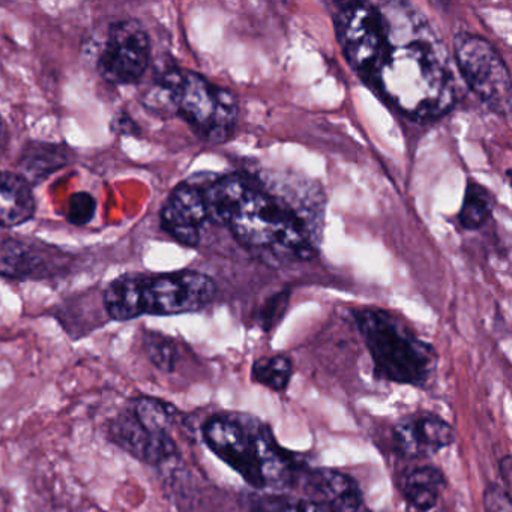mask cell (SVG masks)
<instances>
[{
  "instance_id": "obj_19",
  "label": "cell",
  "mask_w": 512,
  "mask_h": 512,
  "mask_svg": "<svg viewBox=\"0 0 512 512\" xmlns=\"http://www.w3.org/2000/svg\"><path fill=\"white\" fill-rule=\"evenodd\" d=\"M253 512H332L310 499L289 496H263L254 503Z\"/></svg>"
},
{
  "instance_id": "obj_23",
  "label": "cell",
  "mask_w": 512,
  "mask_h": 512,
  "mask_svg": "<svg viewBox=\"0 0 512 512\" xmlns=\"http://www.w3.org/2000/svg\"><path fill=\"white\" fill-rule=\"evenodd\" d=\"M112 128L116 131V133L130 134V136H134V134L140 133L136 122H134L130 116L125 115V113H121V115H118L115 119H113Z\"/></svg>"
},
{
  "instance_id": "obj_18",
  "label": "cell",
  "mask_w": 512,
  "mask_h": 512,
  "mask_svg": "<svg viewBox=\"0 0 512 512\" xmlns=\"http://www.w3.org/2000/svg\"><path fill=\"white\" fill-rule=\"evenodd\" d=\"M292 373V362L284 355L268 356L253 365V379L272 391H284L289 386Z\"/></svg>"
},
{
  "instance_id": "obj_20",
  "label": "cell",
  "mask_w": 512,
  "mask_h": 512,
  "mask_svg": "<svg viewBox=\"0 0 512 512\" xmlns=\"http://www.w3.org/2000/svg\"><path fill=\"white\" fill-rule=\"evenodd\" d=\"M149 358L161 370H172L176 362V346L172 340L160 334H148L146 337Z\"/></svg>"
},
{
  "instance_id": "obj_8",
  "label": "cell",
  "mask_w": 512,
  "mask_h": 512,
  "mask_svg": "<svg viewBox=\"0 0 512 512\" xmlns=\"http://www.w3.org/2000/svg\"><path fill=\"white\" fill-rule=\"evenodd\" d=\"M455 64L470 91L497 115L511 112V76L502 56L479 35L461 32L452 44Z\"/></svg>"
},
{
  "instance_id": "obj_4",
  "label": "cell",
  "mask_w": 512,
  "mask_h": 512,
  "mask_svg": "<svg viewBox=\"0 0 512 512\" xmlns=\"http://www.w3.org/2000/svg\"><path fill=\"white\" fill-rule=\"evenodd\" d=\"M149 110L178 115L209 143H223L232 136L239 119L238 98L194 71L172 68L161 74L146 92Z\"/></svg>"
},
{
  "instance_id": "obj_22",
  "label": "cell",
  "mask_w": 512,
  "mask_h": 512,
  "mask_svg": "<svg viewBox=\"0 0 512 512\" xmlns=\"http://www.w3.org/2000/svg\"><path fill=\"white\" fill-rule=\"evenodd\" d=\"M484 503L487 512H512L511 494L502 485L491 484L485 491Z\"/></svg>"
},
{
  "instance_id": "obj_21",
  "label": "cell",
  "mask_w": 512,
  "mask_h": 512,
  "mask_svg": "<svg viewBox=\"0 0 512 512\" xmlns=\"http://www.w3.org/2000/svg\"><path fill=\"white\" fill-rule=\"evenodd\" d=\"M97 202L89 193H76L68 203V221L76 226H85L94 218Z\"/></svg>"
},
{
  "instance_id": "obj_24",
  "label": "cell",
  "mask_w": 512,
  "mask_h": 512,
  "mask_svg": "<svg viewBox=\"0 0 512 512\" xmlns=\"http://www.w3.org/2000/svg\"><path fill=\"white\" fill-rule=\"evenodd\" d=\"M502 473L503 478L506 481V488L509 490V484H511V458L505 457L502 461Z\"/></svg>"
},
{
  "instance_id": "obj_13",
  "label": "cell",
  "mask_w": 512,
  "mask_h": 512,
  "mask_svg": "<svg viewBox=\"0 0 512 512\" xmlns=\"http://www.w3.org/2000/svg\"><path fill=\"white\" fill-rule=\"evenodd\" d=\"M35 199L31 184L19 173L0 170V226L16 227L32 220Z\"/></svg>"
},
{
  "instance_id": "obj_11",
  "label": "cell",
  "mask_w": 512,
  "mask_h": 512,
  "mask_svg": "<svg viewBox=\"0 0 512 512\" xmlns=\"http://www.w3.org/2000/svg\"><path fill=\"white\" fill-rule=\"evenodd\" d=\"M296 482L302 485L307 499L332 512H356L361 506L358 484L346 473L332 469H302Z\"/></svg>"
},
{
  "instance_id": "obj_12",
  "label": "cell",
  "mask_w": 512,
  "mask_h": 512,
  "mask_svg": "<svg viewBox=\"0 0 512 512\" xmlns=\"http://www.w3.org/2000/svg\"><path fill=\"white\" fill-rule=\"evenodd\" d=\"M394 440L406 457H428L454 442V430L437 416L413 415L395 425Z\"/></svg>"
},
{
  "instance_id": "obj_9",
  "label": "cell",
  "mask_w": 512,
  "mask_h": 512,
  "mask_svg": "<svg viewBox=\"0 0 512 512\" xmlns=\"http://www.w3.org/2000/svg\"><path fill=\"white\" fill-rule=\"evenodd\" d=\"M151 61V41L142 23H113L98 58L101 76L113 85H133L142 79Z\"/></svg>"
},
{
  "instance_id": "obj_17",
  "label": "cell",
  "mask_w": 512,
  "mask_h": 512,
  "mask_svg": "<svg viewBox=\"0 0 512 512\" xmlns=\"http://www.w3.org/2000/svg\"><path fill=\"white\" fill-rule=\"evenodd\" d=\"M493 208L494 199L490 191L476 182L469 181L464 191L463 205L458 212V221L463 229H481L490 220Z\"/></svg>"
},
{
  "instance_id": "obj_14",
  "label": "cell",
  "mask_w": 512,
  "mask_h": 512,
  "mask_svg": "<svg viewBox=\"0 0 512 512\" xmlns=\"http://www.w3.org/2000/svg\"><path fill=\"white\" fill-rule=\"evenodd\" d=\"M46 266L43 253L26 242L7 239L0 241V275L28 278L41 274Z\"/></svg>"
},
{
  "instance_id": "obj_5",
  "label": "cell",
  "mask_w": 512,
  "mask_h": 512,
  "mask_svg": "<svg viewBox=\"0 0 512 512\" xmlns=\"http://www.w3.org/2000/svg\"><path fill=\"white\" fill-rule=\"evenodd\" d=\"M217 286L208 275L179 271L161 275H124L104 292V307L112 319L130 320L145 316H173L208 307Z\"/></svg>"
},
{
  "instance_id": "obj_16",
  "label": "cell",
  "mask_w": 512,
  "mask_h": 512,
  "mask_svg": "<svg viewBox=\"0 0 512 512\" xmlns=\"http://www.w3.org/2000/svg\"><path fill=\"white\" fill-rule=\"evenodd\" d=\"M445 487L442 473L434 467H419L406 476L403 493L410 505L419 511H430L436 506L440 493Z\"/></svg>"
},
{
  "instance_id": "obj_7",
  "label": "cell",
  "mask_w": 512,
  "mask_h": 512,
  "mask_svg": "<svg viewBox=\"0 0 512 512\" xmlns=\"http://www.w3.org/2000/svg\"><path fill=\"white\" fill-rule=\"evenodd\" d=\"M176 410L154 398H140L110 427L113 442L146 463H160L176 452L170 436Z\"/></svg>"
},
{
  "instance_id": "obj_2",
  "label": "cell",
  "mask_w": 512,
  "mask_h": 512,
  "mask_svg": "<svg viewBox=\"0 0 512 512\" xmlns=\"http://www.w3.org/2000/svg\"><path fill=\"white\" fill-rule=\"evenodd\" d=\"M203 196L209 224L226 226L245 247L298 260L316 256L314 229L320 212L296 206L241 175L203 184Z\"/></svg>"
},
{
  "instance_id": "obj_10",
  "label": "cell",
  "mask_w": 512,
  "mask_h": 512,
  "mask_svg": "<svg viewBox=\"0 0 512 512\" xmlns=\"http://www.w3.org/2000/svg\"><path fill=\"white\" fill-rule=\"evenodd\" d=\"M206 224H209V218L202 184L182 182L170 194L161 211V226L176 241L187 247H196Z\"/></svg>"
},
{
  "instance_id": "obj_1",
  "label": "cell",
  "mask_w": 512,
  "mask_h": 512,
  "mask_svg": "<svg viewBox=\"0 0 512 512\" xmlns=\"http://www.w3.org/2000/svg\"><path fill=\"white\" fill-rule=\"evenodd\" d=\"M376 5L373 40L353 71L407 118H442L457 101L451 56L445 43L413 5Z\"/></svg>"
},
{
  "instance_id": "obj_15",
  "label": "cell",
  "mask_w": 512,
  "mask_h": 512,
  "mask_svg": "<svg viewBox=\"0 0 512 512\" xmlns=\"http://www.w3.org/2000/svg\"><path fill=\"white\" fill-rule=\"evenodd\" d=\"M65 164H68V154H65L64 148L49 143H34L22 155L19 175L28 184L41 182Z\"/></svg>"
},
{
  "instance_id": "obj_3",
  "label": "cell",
  "mask_w": 512,
  "mask_h": 512,
  "mask_svg": "<svg viewBox=\"0 0 512 512\" xmlns=\"http://www.w3.org/2000/svg\"><path fill=\"white\" fill-rule=\"evenodd\" d=\"M203 437L211 451L253 487H289L302 470L295 455L281 448L271 428L254 416H212L203 427Z\"/></svg>"
},
{
  "instance_id": "obj_6",
  "label": "cell",
  "mask_w": 512,
  "mask_h": 512,
  "mask_svg": "<svg viewBox=\"0 0 512 512\" xmlns=\"http://www.w3.org/2000/svg\"><path fill=\"white\" fill-rule=\"evenodd\" d=\"M379 379L421 386L436 370L437 353L389 311L362 308L355 313Z\"/></svg>"
}]
</instances>
